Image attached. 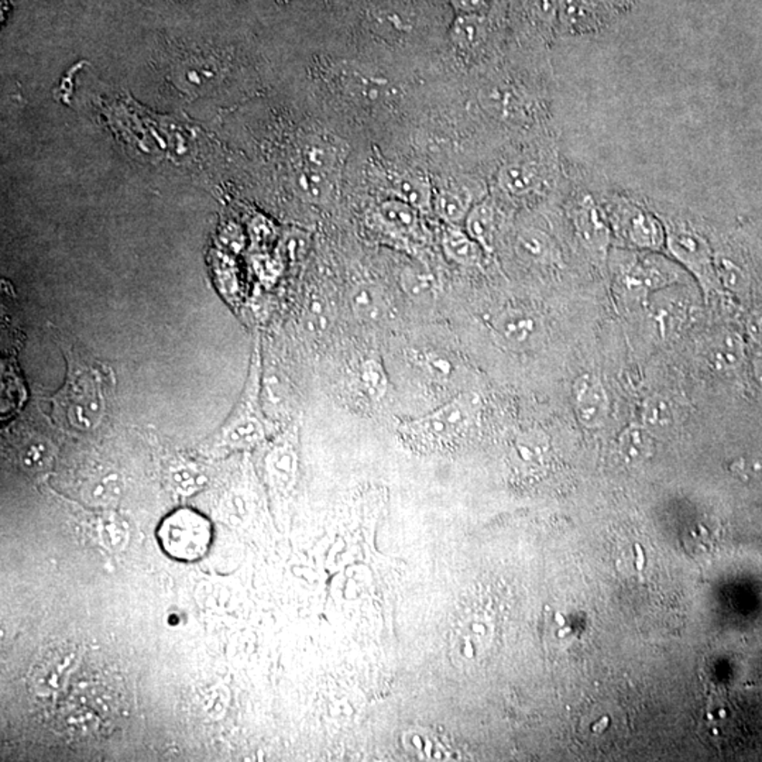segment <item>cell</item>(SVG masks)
I'll use <instances>...</instances> for the list:
<instances>
[{
    "label": "cell",
    "instance_id": "6da1fadb",
    "mask_svg": "<svg viewBox=\"0 0 762 762\" xmlns=\"http://www.w3.org/2000/svg\"><path fill=\"white\" fill-rule=\"evenodd\" d=\"M108 411V381L98 367L73 361L67 383L53 399V415L75 430H95Z\"/></svg>",
    "mask_w": 762,
    "mask_h": 762
},
{
    "label": "cell",
    "instance_id": "7a4b0ae2",
    "mask_svg": "<svg viewBox=\"0 0 762 762\" xmlns=\"http://www.w3.org/2000/svg\"><path fill=\"white\" fill-rule=\"evenodd\" d=\"M479 400L473 394H459L420 418L401 422V440L414 450L437 452L462 440L478 414Z\"/></svg>",
    "mask_w": 762,
    "mask_h": 762
},
{
    "label": "cell",
    "instance_id": "3957f363",
    "mask_svg": "<svg viewBox=\"0 0 762 762\" xmlns=\"http://www.w3.org/2000/svg\"><path fill=\"white\" fill-rule=\"evenodd\" d=\"M682 275L675 262L654 252H634L617 260V287L628 300H647L652 292L678 284Z\"/></svg>",
    "mask_w": 762,
    "mask_h": 762
},
{
    "label": "cell",
    "instance_id": "277c9868",
    "mask_svg": "<svg viewBox=\"0 0 762 762\" xmlns=\"http://www.w3.org/2000/svg\"><path fill=\"white\" fill-rule=\"evenodd\" d=\"M606 219L611 233L624 246L633 251L659 252L667 243V231L661 222L647 209L631 201L619 198L606 208Z\"/></svg>",
    "mask_w": 762,
    "mask_h": 762
},
{
    "label": "cell",
    "instance_id": "5b68a950",
    "mask_svg": "<svg viewBox=\"0 0 762 762\" xmlns=\"http://www.w3.org/2000/svg\"><path fill=\"white\" fill-rule=\"evenodd\" d=\"M163 549L180 560L203 558L211 545V524L193 510H180L164 520L159 531Z\"/></svg>",
    "mask_w": 762,
    "mask_h": 762
},
{
    "label": "cell",
    "instance_id": "8992f818",
    "mask_svg": "<svg viewBox=\"0 0 762 762\" xmlns=\"http://www.w3.org/2000/svg\"><path fill=\"white\" fill-rule=\"evenodd\" d=\"M665 249L699 282L705 292L715 287V262L710 246L702 234L689 229H669Z\"/></svg>",
    "mask_w": 762,
    "mask_h": 762
},
{
    "label": "cell",
    "instance_id": "52a82bcc",
    "mask_svg": "<svg viewBox=\"0 0 762 762\" xmlns=\"http://www.w3.org/2000/svg\"><path fill=\"white\" fill-rule=\"evenodd\" d=\"M494 336L512 351H529L541 345L544 323L541 318L525 308H507L491 321Z\"/></svg>",
    "mask_w": 762,
    "mask_h": 762
},
{
    "label": "cell",
    "instance_id": "ba28073f",
    "mask_svg": "<svg viewBox=\"0 0 762 762\" xmlns=\"http://www.w3.org/2000/svg\"><path fill=\"white\" fill-rule=\"evenodd\" d=\"M547 168L532 157H514L497 171L496 183L504 195L512 200H524L541 191L547 178Z\"/></svg>",
    "mask_w": 762,
    "mask_h": 762
},
{
    "label": "cell",
    "instance_id": "9c48e42d",
    "mask_svg": "<svg viewBox=\"0 0 762 762\" xmlns=\"http://www.w3.org/2000/svg\"><path fill=\"white\" fill-rule=\"evenodd\" d=\"M573 225L583 246L595 256L604 257L610 244L611 229L606 215L592 196H580L572 209Z\"/></svg>",
    "mask_w": 762,
    "mask_h": 762
},
{
    "label": "cell",
    "instance_id": "30bf717a",
    "mask_svg": "<svg viewBox=\"0 0 762 762\" xmlns=\"http://www.w3.org/2000/svg\"><path fill=\"white\" fill-rule=\"evenodd\" d=\"M573 411L585 428H599L610 415L608 390L598 377L583 374L572 387Z\"/></svg>",
    "mask_w": 762,
    "mask_h": 762
},
{
    "label": "cell",
    "instance_id": "8fae6325",
    "mask_svg": "<svg viewBox=\"0 0 762 762\" xmlns=\"http://www.w3.org/2000/svg\"><path fill=\"white\" fill-rule=\"evenodd\" d=\"M341 84L353 101L366 106L384 104L391 96L389 81L361 70L345 71L341 75Z\"/></svg>",
    "mask_w": 762,
    "mask_h": 762
},
{
    "label": "cell",
    "instance_id": "7c38bea8",
    "mask_svg": "<svg viewBox=\"0 0 762 762\" xmlns=\"http://www.w3.org/2000/svg\"><path fill=\"white\" fill-rule=\"evenodd\" d=\"M499 226V211L493 201L483 200L471 206L463 222V229L475 239L484 252L493 249L494 236Z\"/></svg>",
    "mask_w": 762,
    "mask_h": 762
},
{
    "label": "cell",
    "instance_id": "4fadbf2b",
    "mask_svg": "<svg viewBox=\"0 0 762 762\" xmlns=\"http://www.w3.org/2000/svg\"><path fill=\"white\" fill-rule=\"evenodd\" d=\"M389 188L394 198L404 201L418 211L425 213L432 209L433 191L427 178L414 173H392L389 178Z\"/></svg>",
    "mask_w": 762,
    "mask_h": 762
},
{
    "label": "cell",
    "instance_id": "5bb4252c",
    "mask_svg": "<svg viewBox=\"0 0 762 762\" xmlns=\"http://www.w3.org/2000/svg\"><path fill=\"white\" fill-rule=\"evenodd\" d=\"M473 195L465 188H440L433 193L432 209L446 225L463 226L471 206Z\"/></svg>",
    "mask_w": 762,
    "mask_h": 762
},
{
    "label": "cell",
    "instance_id": "9a60e30c",
    "mask_svg": "<svg viewBox=\"0 0 762 762\" xmlns=\"http://www.w3.org/2000/svg\"><path fill=\"white\" fill-rule=\"evenodd\" d=\"M443 253L460 266H476L480 262L483 247L469 236L463 226L448 225L442 234Z\"/></svg>",
    "mask_w": 762,
    "mask_h": 762
},
{
    "label": "cell",
    "instance_id": "2e32d148",
    "mask_svg": "<svg viewBox=\"0 0 762 762\" xmlns=\"http://www.w3.org/2000/svg\"><path fill=\"white\" fill-rule=\"evenodd\" d=\"M420 213L421 211L394 196L380 203L377 211L380 222L399 234H414L420 228Z\"/></svg>",
    "mask_w": 762,
    "mask_h": 762
},
{
    "label": "cell",
    "instance_id": "e0dca14e",
    "mask_svg": "<svg viewBox=\"0 0 762 762\" xmlns=\"http://www.w3.org/2000/svg\"><path fill=\"white\" fill-rule=\"evenodd\" d=\"M351 308L354 317L361 322H377L386 315L387 304L383 292L371 282L354 285L351 292Z\"/></svg>",
    "mask_w": 762,
    "mask_h": 762
},
{
    "label": "cell",
    "instance_id": "ac0fdd59",
    "mask_svg": "<svg viewBox=\"0 0 762 762\" xmlns=\"http://www.w3.org/2000/svg\"><path fill=\"white\" fill-rule=\"evenodd\" d=\"M488 35V25L481 15L459 13L450 29L452 45L459 50L471 51L480 47Z\"/></svg>",
    "mask_w": 762,
    "mask_h": 762
},
{
    "label": "cell",
    "instance_id": "d6986e66",
    "mask_svg": "<svg viewBox=\"0 0 762 762\" xmlns=\"http://www.w3.org/2000/svg\"><path fill=\"white\" fill-rule=\"evenodd\" d=\"M516 251L519 256L535 264H550L557 257L554 242L545 232L525 228L517 234Z\"/></svg>",
    "mask_w": 762,
    "mask_h": 762
},
{
    "label": "cell",
    "instance_id": "ffe728a7",
    "mask_svg": "<svg viewBox=\"0 0 762 762\" xmlns=\"http://www.w3.org/2000/svg\"><path fill=\"white\" fill-rule=\"evenodd\" d=\"M358 386L367 400L381 401L389 390V376L383 361L376 358L361 361L358 371Z\"/></svg>",
    "mask_w": 762,
    "mask_h": 762
},
{
    "label": "cell",
    "instance_id": "44dd1931",
    "mask_svg": "<svg viewBox=\"0 0 762 762\" xmlns=\"http://www.w3.org/2000/svg\"><path fill=\"white\" fill-rule=\"evenodd\" d=\"M486 109L491 112L494 116L504 117V119H516L522 114L524 102L520 98L519 92L509 85H493L484 92L481 96Z\"/></svg>",
    "mask_w": 762,
    "mask_h": 762
},
{
    "label": "cell",
    "instance_id": "7402d4cb",
    "mask_svg": "<svg viewBox=\"0 0 762 762\" xmlns=\"http://www.w3.org/2000/svg\"><path fill=\"white\" fill-rule=\"evenodd\" d=\"M371 22L381 37L401 38L414 29V19L404 9L387 7L371 15Z\"/></svg>",
    "mask_w": 762,
    "mask_h": 762
},
{
    "label": "cell",
    "instance_id": "603a6c76",
    "mask_svg": "<svg viewBox=\"0 0 762 762\" xmlns=\"http://www.w3.org/2000/svg\"><path fill=\"white\" fill-rule=\"evenodd\" d=\"M703 356L708 366L725 371L738 361V345L730 335H715L708 339Z\"/></svg>",
    "mask_w": 762,
    "mask_h": 762
},
{
    "label": "cell",
    "instance_id": "cb8c5ba5",
    "mask_svg": "<svg viewBox=\"0 0 762 762\" xmlns=\"http://www.w3.org/2000/svg\"><path fill=\"white\" fill-rule=\"evenodd\" d=\"M297 185L308 200L312 203H323L332 195L335 183L332 174L307 165L298 177Z\"/></svg>",
    "mask_w": 762,
    "mask_h": 762
},
{
    "label": "cell",
    "instance_id": "d4e9b609",
    "mask_svg": "<svg viewBox=\"0 0 762 762\" xmlns=\"http://www.w3.org/2000/svg\"><path fill=\"white\" fill-rule=\"evenodd\" d=\"M619 442H620L621 452L631 460H641V459L648 458L651 455V433H649L648 428L642 427V425H633V427L627 428L619 438Z\"/></svg>",
    "mask_w": 762,
    "mask_h": 762
},
{
    "label": "cell",
    "instance_id": "484cf974",
    "mask_svg": "<svg viewBox=\"0 0 762 762\" xmlns=\"http://www.w3.org/2000/svg\"><path fill=\"white\" fill-rule=\"evenodd\" d=\"M690 305L682 300H665L655 310V322L664 335L679 330L685 321L689 320Z\"/></svg>",
    "mask_w": 762,
    "mask_h": 762
},
{
    "label": "cell",
    "instance_id": "4316f807",
    "mask_svg": "<svg viewBox=\"0 0 762 762\" xmlns=\"http://www.w3.org/2000/svg\"><path fill=\"white\" fill-rule=\"evenodd\" d=\"M642 420L646 428L668 427L674 420L671 402L664 397H651L642 405Z\"/></svg>",
    "mask_w": 762,
    "mask_h": 762
},
{
    "label": "cell",
    "instance_id": "83f0119b",
    "mask_svg": "<svg viewBox=\"0 0 762 762\" xmlns=\"http://www.w3.org/2000/svg\"><path fill=\"white\" fill-rule=\"evenodd\" d=\"M84 496H85L89 503L96 504V506L111 504L119 496V483H117V479L114 476L106 475L104 478L98 479V480L92 481Z\"/></svg>",
    "mask_w": 762,
    "mask_h": 762
},
{
    "label": "cell",
    "instance_id": "f1b7e54d",
    "mask_svg": "<svg viewBox=\"0 0 762 762\" xmlns=\"http://www.w3.org/2000/svg\"><path fill=\"white\" fill-rule=\"evenodd\" d=\"M102 544L111 550H121L127 542V529L119 520H106L99 527Z\"/></svg>",
    "mask_w": 762,
    "mask_h": 762
},
{
    "label": "cell",
    "instance_id": "f546056e",
    "mask_svg": "<svg viewBox=\"0 0 762 762\" xmlns=\"http://www.w3.org/2000/svg\"><path fill=\"white\" fill-rule=\"evenodd\" d=\"M420 363L433 377L442 379V377H448L452 373V364L448 361V358H445L442 354L435 353V351L422 354L420 358Z\"/></svg>",
    "mask_w": 762,
    "mask_h": 762
},
{
    "label": "cell",
    "instance_id": "4dcf8cb0",
    "mask_svg": "<svg viewBox=\"0 0 762 762\" xmlns=\"http://www.w3.org/2000/svg\"><path fill=\"white\" fill-rule=\"evenodd\" d=\"M450 4L459 13H476V15H481L486 7V0H450Z\"/></svg>",
    "mask_w": 762,
    "mask_h": 762
},
{
    "label": "cell",
    "instance_id": "1f68e13d",
    "mask_svg": "<svg viewBox=\"0 0 762 762\" xmlns=\"http://www.w3.org/2000/svg\"><path fill=\"white\" fill-rule=\"evenodd\" d=\"M636 548L637 552H638V560H637V568H638V569L641 570L642 567H644V565H642V563H644V555H642L641 547H639V545H637Z\"/></svg>",
    "mask_w": 762,
    "mask_h": 762
},
{
    "label": "cell",
    "instance_id": "d6a6232c",
    "mask_svg": "<svg viewBox=\"0 0 762 762\" xmlns=\"http://www.w3.org/2000/svg\"><path fill=\"white\" fill-rule=\"evenodd\" d=\"M608 721L609 718L604 717L603 720H601L600 723H599V725H596L595 727H593V731H598V733H600V731L603 730V728L606 727V726H608Z\"/></svg>",
    "mask_w": 762,
    "mask_h": 762
}]
</instances>
